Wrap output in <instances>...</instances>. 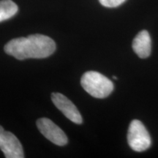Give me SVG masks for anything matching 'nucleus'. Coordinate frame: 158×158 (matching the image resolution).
Segmentation results:
<instances>
[{
  "label": "nucleus",
  "mask_w": 158,
  "mask_h": 158,
  "mask_svg": "<svg viewBox=\"0 0 158 158\" xmlns=\"http://www.w3.org/2000/svg\"><path fill=\"white\" fill-rule=\"evenodd\" d=\"M55 50L56 43L54 40L40 34L13 39L5 46L6 54L19 60L46 58L54 54Z\"/></svg>",
  "instance_id": "f257e3e1"
},
{
  "label": "nucleus",
  "mask_w": 158,
  "mask_h": 158,
  "mask_svg": "<svg viewBox=\"0 0 158 158\" xmlns=\"http://www.w3.org/2000/svg\"><path fill=\"white\" fill-rule=\"evenodd\" d=\"M82 87L95 98H106L114 90V84L109 78L96 71H88L81 79Z\"/></svg>",
  "instance_id": "f03ea898"
},
{
  "label": "nucleus",
  "mask_w": 158,
  "mask_h": 158,
  "mask_svg": "<svg viewBox=\"0 0 158 158\" xmlns=\"http://www.w3.org/2000/svg\"><path fill=\"white\" fill-rule=\"evenodd\" d=\"M127 142L132 149L138 152L146 151L151 147V137L141 121L134 119L130 122L127 133Z\"/></svg>",
  "instance_id": "7ed1b4c3"
},
{
  "label": "nucleus",
  "mask_w": 158,
  "mask_h": 158,
  "mask_svg": "<svg viewBox=\"0 0 158 158\" xmlns=\"http://www.w3.org/2000/svg\"><path fill=\"white\" fill-rule=\"evenodd\" d=\"M0 149L6 158H23L22 145L11 132L5 131L0 125Z\"/></svg>",
  "instance_id": "20e7f679"
},
{
  "label": "nucleus",
  "mask_w": 158,
  "mask_h": 158,
  "mask_svg": "<svg viewBox=\"0 0 158 158\" xmlns=\"http://www.w3.org/2000/svg\"><path fill=\"white\" fill-rule=\"evenodd\" d=\"M37 127L45 138L53 143L60 147L68 143V138L64 132L49 118H39L37 121Z\"/></svg>",
  "instance_id": "39448f33"
},
{
  "label": "nucleus",
  "mask_w": 158,
  "mask_h": 158,
  "mask_svg": "<svg viewBox=\"0 0 158 158\" xmlns=\"http://www.w3.org/2000/svg\"><path fill=\"white\" fill-rule=\"evenodd\" d=\"M51 100L55 106L69 120L77 124H82L83 118L80 112L76 106L67 97L61 93L54 92L51 94Z\"/></svg>",
  "instance_id": "423d86ee"
},
{
  "label": "nucleus",
  "mask_w": 158,
  "mask_h": 158,
  "mask_svg": "<svg viewBox=\"0 0 158 158\" xmlns=\"http://www.w3.org/2000/svg\"><path fill=\"white\" fill-rule=\"evenodd\" d=\"M133 49L134 52L141 59L149 57L152 51V40L149 33L147 30H142L133 39Z\"/></svg>",
  "instance_id": "0eeeda50"
},
{
  "label": "nucleus",
  "mask_w": 158,
  "mask_h": 158,
  "mask_svg": "<svg viewBox=\"0 0 158 158\" xmlns=\"http://www.w3.org/2000/svg\"><path fill=\"white\" fill-rule=\"evenodd\" d=\"M19 7L12 0L0 1V22L10 19L16 14Z\"/></svg>",
  "instance_id": "6e6552de"
},
{
  "label": "nucleus",
  "mask_w": 158,
  "mask_h": 158,
  "mask_svg": "<svg viewBox=\"0 0 158 158\" xmlns=\"http://www.w3.org/2000/svg\"><path fill=\"white\" fill-rule=\"evenodd\" d=\"M126 0H99L100 3L106 7H116L123 4Z\"/></svg>",
  "instance_id": "1a4fd4ad"
},
{
  "label": "nucleus",
  "mask_w": 158,
  "mask_h": 158,
  "mask_svg": "<svg viewBox=\"0 0 158 158\" xmlns=\"http://www.w3.org/2000/svg\"><path fill=\"white\" fill-rule=\"evenodd\" d=\"M113 78H114V79H117V77H116V76H113Z\"/></svg>",
  "instance_id": "9d476101"
}]
</instances>
